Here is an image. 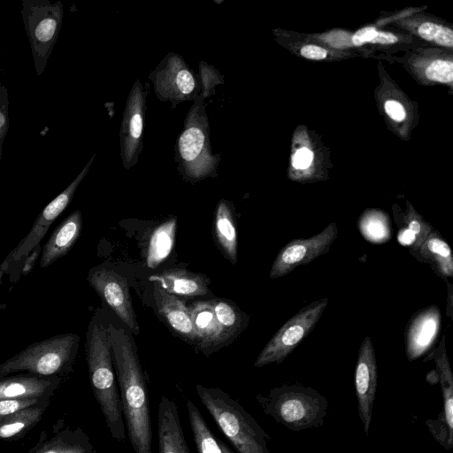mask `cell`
<instances>
[{"label": "cell", "mask_w": 453, "mask_h": 453, "mask_svg": "<svg viewBox=\"0 0 453 453\" xmlns=\"http://www.w3.org/2000/svg\"><path fill=\"white\" fill-rule=\"evenodd\" d=\"M109 339L127 434L134 453H152L147 382L133 340L108 325Z\"/></svg>", "instance_id": "cell-1"}, {"label": "cell", "mask_w": 453, "mask_h": 453, "mask_svg": "<svg viewBox=\"0 0 453 453\" xmlns=\"http://www.w3.org/2000/svg\"><path fill=\"white\" fill-rule=\"evenodd\" d=\"M86 357L92 390L110 434L114 440L122 441L126 439L127 429L109 333L96 317L92 319L87 332Z\"/></svg>", "instance_id": "cell-2"}, {"label": "cell", "mask_w": 453, "mask_h": 453, "mask_svg": "<svg viewBox=\"0 0 453 453\" xmlns=\"http://www.w3.org/2000/svg\"><path fill=\"white\" fill-rule=\"evenodd\" d=\"M196 393L238 453H272L269 435L238 402L218 388L197 385Z\"/></svg>", "instance_id": "cell-3"}, {"label": "cell", "mask_w": 453, "mask_h": 453, "mask_svg": "<svg viewBox=\"0 0 453 453\" xmlns=\"http://www.w3.org/2000/svg\"><path fill=\"white\" fill-rule=\"evenodd\" d=\"M257 399L265 413L295 432L321 426L327 412L326 397L301 384L274 388Z\"/></svg>", "instance_id": "cell-4"}, {"label": "cell", "mask_w": 453, "mask_h": 453, "mask_svg": "<svg viewBox=\"0 0 453 453\" xmlns=\"http://www.w3.org/2000/svg\"><path fill=\"white\" fill-rule=\"evenodd\" d=\"M79 340L68 333L34 342L0 364V379L18 372L62 377L72 371Z\"/></svg>", "instance_id": "cell-5"}, {"label": "cell", "mask_w": 453, "mask_h": 453, "mask_svg": "<svg viewBox=\"0 0 453 453\" xmlns=\"http://www.w3.org/2000/svg\"><path fill=\"white\" fill-rule=\"evenodd\" d=\"M175 160L181 173L193 180L211 175L219 165V157L211 154L209 123L202 95L196 96L184 129L178 137Z\"/></svg>", "instance_id": "cell-6"}, {"label": "cell", "mask_w": 453, "mask_h": 453, "mask_svg": "<svg viewBox=\"0 0 453 453\" xmlns=\"http://www.w3.org/2000/svg\"><path fill=\"white\" fill-rule=\"evenodd\" d=\"M21 17L37 76L42 74L58 38L64 5L60 1L22 0Z\"/></svg>", "instance_id": "cell-7"}, {"label": "cell", "mask_w": 453, "mask_h": 453, "mask_svg": "<svg viewBox=\"0 0 453 453\" xmlns=\"http://www.w3.org/2000/svg\"><path fill=\"white\" fill-rule=\"evenodd\" d=\"M94 158L95 155L91 157L71 184L43 208L35 219L29 233L21 239L1 264L0 268L10 274L12 282H16L19 280L20 268L23 267L27 257L39 246L51 224L72 202L79 185L88 173Z\"/></svg>", "instance_id": "cell-8"}, {"label": "cell", "mask_w": 453, "mask_h": 453, "mask_svg": "<svg viewBox=\"0 0 453 453\" xmlns=\"http://www.w3.org/2000/svg\"><path fill=\"white\" fill-rule=\"evenodd\" d=\"M328 299L312 302L289 319L271 338L257 356L254 366L281 363L319 322Z\"/></svg>", "instance_id": "cell-9"}, {"label": "cell", "mask_w": 453, "mask_h": 453, "mask_svg": "<svg viewBox=\"0 0 453 453\" xmlns=\"http://www.w3.org/2000/svg\"><path fill=\"white\" fill-rule=\"evenodd\" d=\"M150 79L153 81L158 99L170 101L173 107L199 96L197 76L181 56L177 54L169 53L165 56L150 73Z\"/></svg>", "instance_id": "cell-10"}, {"label": "cell", "mask_w": 453, "mask_h": 453, "mask_svg": "<svg viewBox=\"0 0 453 453\" xmlns=\"http://www.w3.org/2000/svg\"><path fill=\"white\" fill-rule=\"evenodd\" d=\"M335 222L330 223L320 233L307 238L288 242L278 253L273 263L269 277L277 279L291 273L295 268L306 265L327 253L337 237Z\"/></svg>", "instance_id": "cell-11"}, {"label": "cell", "mask_w": 453, "mask_h": 453, "mask_svg": "<svg viewBox=\"0 0 453 453\" xmlns=\"http://www.w3.org/2000/svg\"><path fill=\"white\" fill-rule=\"evenodd\" d=\"M146 91L137 80L130 90L120 128V156L127 169L134 166L142 150Z\"/></svg>", "instance_id": "cell-12"}, {"label": "cell", "mask_w": 453, "mask_h": 453, "mask_svg": "<svg viewBox=\"0 0 453 453\" xmlns=\"http://www.w3.org/2000/svg\"><path fill=\"white\" fill-rule=\"evenodd\" d=\"M90 286L115 314L134 333L139 326L127 280L104 267L93 268L87 278Z\"/></svg>", "instance_id": "cell-13"}, {"label": "cell", "mask_w": 453, "mask_h": 453, "mask_svg": "<svg viewBox=\"0 0 453 453\" xmlns=\"http://www.w3.org/2000/svg\"><path fill=\"white\" fill-rule=\"evenodd\" d=\"M442 337L440 348L434 353L438 380L441 388L442 409L436 419L426 421L433 437L446 449L453 447V376Z\"/></svg>", "instance_id": "cell-14"}, {"label": "cell", "mask_w": 453, "mask_h": 453, "mask_svg": "<svg viewBox=\"0 0 453 453\" xmlns=\"http://www.w3.org/2000/svg\"><path fill=\"white\" fill-rule=\"evenodd\" d=\"M377 363L374 348L366 335L358 350L355 371V393L360 420L368 435L377 389Z\"/></svg>", "instance_id": "cell-15"}, {"label": "cell", "mask_w": 453, "mask_h": 453, "mask_svg": "<svg viewBox=\"0 0 453 453\" xmlns=\"http://www.w3.org/2000/svg\"><path fill=\"white\" fill-rule=\"evenodd\" d=\"M440 309L432 305L410 319L405 333L406 356L410 361L421 357L434 346L441 328Z\"/></svg>", "instance_id": "cell-16"}, {"label": "cell", "mask_w": 453, "mask_h": 453, "mask_svg": "<svg viewBox=\"0 0 453 453\" xmlns=\"http://www.w3.org/2000/svg\"><path fill=\"white\" fill-rule=\"evenodd\" d=\"M62 381L60 376L29 372L0 379V399L51 398Z\"/></svg>", "instance_id": "cell-17"}, {"label": "cell", "mask_w": 453, "mask_h": 453, "mask_svg": "<svg viewBox=\"0 0 453 453\" xmlns=\"http://www.w3.org/2000/svg\"><path fill=\"white\" fill-rule=\"evenodd\" d=\"M159 453H190L175 402L163 395L157 411Z\"/></svg>", "instance_id": "cell-18"}, {"label": "cell", "mask_w": 453, "mask_h": 453, "mask_svg": "<svg viewBox=\"0 0 453 453\" xmlns=\"http://www.w3.org/2000/svg\"><path fill=\"white\" fill-rule=\"evenodd\" d=\"M81 228L82 215L80 210H75L54 229L43 245L40 266L46 268L65 256L79 239Z\"/></svg>", "instance_id": "cell-19"}, {"label": "cell", "mask_w": 453, "mask_h": 453, "mask_svg": "<svg viewBox=\"0 0 453 453\" xmlns=\"http://www.w3.org/2000/svg\"><path fill=\"white\" fill-rule=\"evenodd\" d=\"M149 280L170 294L185 296L206 295L210 283V279L203 274L177 268L164 270Z\"/></svg>", "instance_id": "cell-20"}, {"label": "cell", "mask_w": 453, "mask_h": 453, "mask_svg": "<svg viewBox=\"0 0 453 453\" xmlns=\"http://www.w3.org/2000/svg\"><path fill=\"white\" fill-rule=\"evenodd\" d=\"M153 298L158 311L175 332L189 340H196L188 308L182 300L156 284Z\"/></svg>", "instance_id": "cell-21"}, {"label": "cell", "mask_w": 453, "mask_h": 453, "mask_svg": "<svg viewBox=\"0 0 453 453\" xmlns=\"http://www.w3.org/2000/svg\"><path fill=\"white\" fill-rule=\"evenodd\" d=\"M418 260L428 264L443 278L453 276V257L450 247L436 232L432 231L418 249L411 252Z\"/></svg>", "instance_id": "cell-22"}, {"label": "cell", "mask_w": 453, "mask_h": 453, "mask_svg": "<svg viewBox=\"0 0 453 453\" xmlns=\"http://www.w3.org/2000/svg\"><path fill=\"white\" fill-rule=\"evenodd\" d=\"M188 308L196 334V341L202 348L225 342L211 302L193 303Z\"/></svg>", "instance_id": "cell-23"}, {"label": "cell", "mask_w": 453, "mask_h": 453, "mask_svg": "<svg viewBox=\"0 0 453 453\" xmlns=\"http://www.w3.org/2000/svg\"><path fill=\"white\" fill-rule=\"evenodd\" d=\"M28 453H96V450L81 428L68 427L41 441Z\"/></svg>", "instance_id": "cell-24"}, {"label": "cell", "mask_w": 453, "mask_h": 453, "mask_svg": "<svg viewBox=\"0 0 453 453\" xmlns=\"http://www.w3.org/2000/svg\"><path fill=\"white\" fill-rule=\"evenodd\" d=\"M48 406L26 408L0 418V439L13 441L23 437L41 420Z\"/></svg>", "instance_id": "cell-25"}, {"label": "cell", "mask_w": 453, "mask_h": 453, "mask_svg": "<svg viewBox=\"0 0 453 453\" xmlns=\"http://www.w3.org/2000/svg\"><path fill=\"white\" fill-rule=\"evenodd\" d=\"M214 226L219 246L227 258L235 264L237 261V232L232 211L226 200H220L218 203Z\"/></svg>", "instance_id": "cell-26"}, {"label": "cell", "mask_w": 453, "mask_h": 453, "mask_svg": "<svg viewBox=\"0 0 453 453\" xmlns=\"http://www.w3.org/2000/svg\"><path fill=\"white\" fill-rule=\"evenodd\" d=\"M176 219H171L158 226L151 234L146 255V264L156 268L165 260L174 244Z\"/></svg>", "instance_id": "cell-27"}, {"label": "cell", "mask_w": 453, "mask_h": 453, "mask_svg": "<svg viewBox=\"0 0 453 453\" xmlns=\"http://www.w3.org/2000/svg\"><path fill=\"white\" fill-rule=\"evenodd\" d=\"M395 221L399 226L398 242L409 248L411 253L416 251L433 231L432 226L411 207L402 219Z\"/></svg>", "instance_id": "cell-28"}, {"label": "cell", "mask_w": 453, "mask_h": 453, "mask_svg": "<svg viewBox=\"0 0 453 453\" xmlns=\"http://www.w3.org/2000/svg\"><path fill=\"white\" fill-rule=\"evenodd\" d=\"M188 420L198 453H222L219 440L213 435L197 406L188 399Z\"/></svg>", "instance_id": "cell-29"}, {"label": "cell", "mask_w": 453, "mask_h": 453, "mask_svg": "<svg viewBox=\"0 0 453 453\" xmlns=\"http://www.w3.org/2000/svg\"><path fill=\"white\" fill-rule=\"evenodd\" d=\"M358 227L363 236L374 243L385 242L391 236L390 219L380 211H367L358 220Z\"/></svg>", "instance_id": "cell-30"}, {"label": "cell", "mask_w": 453, "mask_h": 453, "mask_svg": "<svg viewBox=\"0 0 453 453\" xmlns=\"http://www.w3.org/2000/svg\"><path fill=\"white\" fill-rule=\"evenodd\" d=\"M211 303L224 342H226L240 327V315L237 313L236 310L226 302L214 300Z\"/></svg>", "instance_id": "cell-31"}, {"label": "cell", "mask_w": 453, "mask_h": 453, "mask_svg": "<svg viewBox=\"0 0 453 453\" xmlns=\"http://www.w3.org/2000/svg\"><path fill=\"white\" fill-rule=\"evenodd\" d=\"M418 33L426 41L449 48L453 46V32L449 27L426 21L418 27Z\"/></svg>", "instance_id": "cell-32"}, {"label": "cell", "mask_w": 453, "mask_h": 453, "mask_svg": "<svg viewBox=\"0 0 453 453\" xmlns=\"http://www.w3.org/2000/svg\"><path fill=\"white\" fill-rule=\"evenodd\" d=\"M425 73L430 81L451 83L453 79V63L450 60H434L426 67Z\"/></svg>", "instance_id": "cell-33"}, {"label": "cell", "mask_w": 453, "mask_h": 453, "mask_svg": "<svg viewBox=\"0 0 453 453\" xmlns=\"http://www.w3.org/2000/svg\"><path fill=\"white\" fill-rule=\"evenodd\" d=\"M50 398L0 399V418L26 408L50 404Z\"/></svg>", "instance_id": "cell-34"}, {"label": "cell", "mask_w": 453, "mask_h": 453, "mask_svg": "<svg viewBox=\"0 0 453 453\" xmlns=\"http://www.w3.org/2000/svg\"><path fill=\"white\" fill-rule=\"evenodd\" d=\"M9 129V96L5 85L0 82V161L3 143Z\"/></svg>", "instance_id": "cell-35"}, {"label": "cell", "mask_w": 453, "mask_h": 453, "mask_svg": "<svg viewBox=\"0 0 453 453\" xmlns=\"http://www.w3.org/2000/svg\"><path fill=\"white\" fill-rule=\"evenodd\" d=\"M378 31L373 27H366L359 29L352 35V43L355 46H361L365 43H373Z\"/></svg>", "instance_id": "cell-36"}, {"label": "cell", "mask_w": 453, "mask_h": 453, "mask_svg": "<svg viewBox=\"0 0 453 453\" xmlns=\"http://www.w3.org/2000/svg\"><path fill=\"white\" fill-rule=\"evenodd\" d=\"M312 159V151L307 148H301L294 154L292 165L296 169H306L311 165Z\"/></svg>", "instance_id": "cell-37"}, {"label": "cell", "mask_w": 453, "mask_h": 453, "mask_svg": "<svg viewBox=\"0 0 453 453\" xmlns=\"http://www.w3.org/2000/svg\"><path fill=\"white\" fill-rule=\"evenodd\" d=\"M300 53L303 58L311 60H322L326 58L328 55V51L325 48L314 44L303 46Z\"/></svg>", "instance_id": "cell-38"}, {"label": "cell", "mask_w": 453, "mask_h": 453, "mask_svg": "<svg viewBox=\"0 0 453 453\" xmlns=\"http://www.w3.org/2000/svg\"><path fill=\"white\" fill-rule=\"evenodd\" d=\"M384 108L386 113L394 120L401 121L405 118V110L397 101L388 100L384 104Z\"/></svg>", "instance_id": "cell-39"}, {"label": "cell", "mask_w": 453, "mask_h": 453, "mask_svg": "<svg viewBox=\"0 0 453 453\" xmlns=\"http://www.w3.org/2000/svg\"><path fill=\"white\" fill-rule=\"evenodd\" d=\"M398 42V38L395 35L385 32V31H378L376 38L373 43L378 44H393Z\"/></svg>", "instance_id": "cell-40"}, {"label": "cell", "mask_w": 453, "mask_h": 453, "mask_svg": "<svg viewBox=\"0 0 453 453\" xmlns=\"http://www.w3.org/2000/svg\"><path fill=\"white\" fill-rule=\"evenodd\" d=\"M219 444L220 446L222 453H233V451L226 446V444L222 442L219 440Z\"/></svg>", "instance_id": "cell-41"}, {"label": "cell", "mask_w": 453, "mask_h": 453, "mask_svg": "<svg viewBox=\"0 0 453 453\" xmlns=\"http://www.w3.org/2000/svg\"><path fill=\"white\" fill-rule=\"evenodd\" d=\"M4 273V272L0 268V287L2 284V278H3Z\"/></svg>", "instance_id": "cell-42"}]
</instances>
